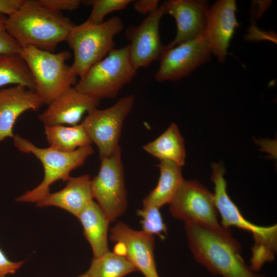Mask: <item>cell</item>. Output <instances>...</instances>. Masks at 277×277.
I'll return each instance as SVG.
<instances>
[{"label":"cell","mask_w":277,"mask_h":277,"mask_svg":"<svg viewBox=\"0 0 277 277\" xmlns=\"http://www.w3.org/2000/svg\"><path fill=\"white\" fill-rule=\"evenodd\" d=\"M172 215L185 222L229 233L219 223L214 195L196 180H184L169 203Z\"/></svg>","instance_id":"obj_8"},{"label":"cell","mask_w":277,"mask_h":277,"mask_svg":"<svg viewBox=\"0 0 277 277\" xmlns=\"http://www.w3.org/2000/svg\"><path fill=\"white\" fill-rule=\"evenodd\" d=\"M235 0H219L209 7L205 34L211 52L224 62L230 40L239 24L236 17Z\"/></svg>","instance_id":"obj_15"},{"label":"cell","mask_w":277,"mask_h":277,"mask_svg":"<svg viewBox=\"0 0 277 277\" xmlns=\"http://www.w3.org/2000/svg\"><path fill=\"white\" fill-rule=\"evenodd\" d=\"M136 270L125 257L108 251L93 258L86 273L91 277H123Z\"/></svg>","instance_id":"obj_24"},{"label":"cell","mask_w":277,"mask_h":277,"mask_svg":"<svg viewBox=\"0 0 277 277\" xmlns=\"http://www.w3.org/2000/svg\"><path fill=\"white\" fill-rule=\"evenodd\" d=\"M121 154L119 147L112 155L101 159L98 173L91 182L93 199L96 200L110 222L116 221L127 208V192Z\"/></svg>","instance_id":"obj_10"},{"label":"cell","mask_w":277,"mask_h":277,"mask_svg":"<svg viewBox=\"0 0 277 277\" xmlns=\"http://www.w3.org/2000/svg\"><path fill=\"white\" fill-rule=\"evenodd\" d=\"M185 231L195 260L212 273L222 277H260L245 264L240 246L230 232L193 223L185 224Z\"/></svg>","instance_id":"obj_2"},{"label":"cell","mask_w":277,"mask_h":277,"mask_svg":"<svg viewBox=\"0 0 277 277\" xmlns=\"http://www.w3.org/2000/svg\"><path fill=\"white\" fill-rule=\"evenodd\" d=\"M110 240L116 243L114 252L125 257L145 277H159L154 256L153 235L117 223L110 230Z\"/></svg>","instance_id":"obj_12"},{"label":"cell","mask_w":277,"mask_h":277,"mask_svg":"<svg viewBox=\"0 0 277 277\" xmlns=\"http://www.w3.org/2000/svg\"><path fill=\"white\" fill-rule=\"evenodd\" d=\"M25 263V261H12L0 248V277L15 274Z\"/></svg>","instance_id":"obj_29"},{"label":"cell","mask_w":277,"mask_h":277,"mask_svg":"<svg viewBox=\"0 0 277 277\" xmlns=\"http://www.w3.org/2000/svg\"><path fill=\"white\" fill-rule=\"evenodd\" d=\"M19 54L33 76L35 92L44 104L48 105L75 83L76 76L66 63L71 57L67 50L54 53L29 46L22 48Z\"/></svg>","instance_id":"obj_6"},{"label":"cell","mask_w":277,"mask_h":277,"mask_svg":"<svg viewBox=\"0 0 277 277\" xmlns=\"http://www.w3.org/2000/svg\"><path fill=\"white\" fill-rule=\"evenodd\" d=\"M159 3L157 0H138L134 1L133 7L138 13L148 15L159 8Z\"/></svg>","instance_id":"obj_30"},{"label":"cell","mask_w":277,"mask_h":277,"mask_svg":"<svg viewBox=\"0 0 277 277\" xmlns=\"http://www.w3.org/2000/svg\"><path fill=\"white\" fill-rule=\"evenodd\" d=\"M44 133L49 147L60 151L72 152L92 143L81 123L44 126Z\"/></svg>","instance_id":"obj_22"},{"label":"cell","mask_w":277,"mask_h":277,"mask_svg":"<svg viewBox=\"0 0 277 277\" xmlns=\"http://www.w3.org/2000/svg\"><path fill=\"white\" fill-rule=\"evenodd\" d=\"M78 277H91L87 273L80 275Z\"/></svg>","instance_id":"obj_32"},{"label":"cell","mask_w":277,"mask_h":277,"mask_svg":"<svg viewBox=\"0 0 277 277\" xmlns=\"http://www.w3.org/2000/svg\"><path fill=\"white\" fill-rule=\"evenodd\" d=\"M123 28V23L117 16L111 17L99 24L86 20L74 25L66 40L73 51L74 61L70 66L73 74L81 77L114 49V37Z\"/></svg>","instance_id":"obj_5"},{"label":"cell","mask_w":277,"mask_h":277,"mask_svg":"<svg viewBox=\"0 0 277 277\" xmlns=\"http://www.w3.org/2000/svg\"><path fill=\"white\" fill-rule=\"evenodd\" d=\"M137 214L142 217V231L151 235L157 234L162 239L165 238L164 234H167L168 229L163 221L160 208L143 205L141 209L137 210Z\"/></svg>","instance_id":"obj_25"},{"label":"cell","mask_w":277,"mask_h":277,"mask_svg":"<svg viewBox=\"0 0 277 277\" xmlns=\"http://www.w3.org/2000/svg\"><path fill=\"white\" fill-rule=\"evenodd\" d=\"M37 2L46 8L57 13L62 11H73L77 9L81 3L80 0H37Z\"/></svg>","instance_id":"obj_28"},{"label":"cell","mask_w":277,"mask_h":277,"mask_svg":"<svg viewBox=\"0 0 277 277\" xmlns=\"http://www.w3.org/2000/svg\"><path fill=\"white\" fill-rule=\"evenodd\" d=\"M24 2V0H0V13L9 16L16 11Z\"/></svg>","instance_id":"obj_31"},{"label":"cell","mask_w":277,"mask_h":277,"mask_svg":"<svg viewBox=\"0 0 277 277\" xmlns=\"http://www.w3.org/2000/svg\"><path fill=\"white\" fill-rule=\"evenodd\" d=\"M212 54L204 32L171 48H164L155 78L158 82L181 79L209 61Z\"/></svg>","instance_id":"obj_11"},{"label":"cell","mask_w":277,"mask_h":277,"mask_svg":"<svg viewBox=\"0 0 277 277\" xmlns=\"http://www.w3.org/2000/svg\"><path fill=\"white\" fill-rule=\"evenodd\" d=\"M260 277H265V276H264V275H260Z\"/></svg>","instance_id":"obj_33"},{"label":"cell","mask_w":277,"mask_h":277,"mask_svg":"<svg viewBox=\"0 0 277 277\" xmlns=\"http://www.w3.org/2000/svg\"><path fill=\"white\" fill-rule=\"evenodd\" d=\"M134 101L135 96L129 95L108 108H95L87 113L81 123L91 142L98 148L100 159L110 156L120 147L123 123Z\"/></svg>","instance_id":"obj_9"},{"label":"cell","mask_w":277,"mask_h":277,"mask_svg":"<svg viewBox=\"0 0 277 277\" xmlns=\"http://www.w3.org/2000/svg\"><path fill=\"white\" fill-rule=\"evenodd\" d=\"M136 70L131 61L128 45L111 51L91 66L74 87L99 101L115 97L130 83Z\"/></svg>","instance_id":"obj_7"},{"label":"cell","mask_w":277,"mask_h":277,"mask_svg":"<svg viewBox=\"0 0 277 277\" xmlns=\"http://www.w3.org/2000/svg\"><path fill=\"white\" fill-rule=\"evenodd\" d=\"M7 17L0 13V54L19 53L22 47L10 35L6 28Z\"/></svg>","instance_id":"obj_27"},{"label":"cell","mask_w":277,"mask_h":277,"mask_svg":"<svg viewBox=\"0 0 277 277\" xmlns=\"http://www.w3.org/2000/svg\"><path fill=\"white\" fill-rule=\"evenodd\" d=\"M143 149L160 161H170L181 167L185 163L184 139L174 123L155 140L144 145Z\"/></svg>","instance_id":"obj_21"},{"label":"cell","mask_w":277,"mask_h":277,"mask_svg":"<svg viewBox=\"0 0 277 277\" xmlns=\"http://www.w3.org/2000/svg\"><path fill=\"white\" fill-rule=\"evenodd\" d=\"M81 222L86 239L89 243L93 258L109 251L107 235L109 220L99 205L91 201L76 217Z\"/></svg>","instance_id":"obj_19"},{"label":"cell","mask_w":277,"mask_h":277,"mask_svg":"<svg viewBox=\"0 0 277 277\" xmlns=\"http://www.w3.org/2000/svg\"><path fill=\"white\" fill-rule=\"evenodd\" d=\"M44 103L36 92L22 85L0 90V143L13 138V127L18 117L28 110L37 111Z\"/></svg>","instance_id":"obj_17"},{"label":"cell","mask_w":277,"mask_h":277,"mask_svg":"<svg viewBox=\"0 0 277 277\" xmlns=\"http://www.w3.org/2000/svg\"><path fill=\"white\" fill-rule=\"evenodd\" d=\"M22 85L35 91L33 76L19 53L0 54V87Z\"/></svg>","instance_id":"obj_23"},{"label":"cell","mask_w":277,"mask_h":277,"mask_svg":"<svg viewBox=\"0 0 277 277\" xmlns=\"http://www.w3.org/2000/svg\"><path fill=\"white\" fill-rule=\"evenodd\" d=\"M6 28L22 48L32 46L53 52L66 41L75 25L62 13L51 11L37 0H24L21 6L7 16Z\"/></svg>","instance_id":"obj_1"},{"label":"cell","mask_w":277,"mask_h":277,"mask_svg":"<svg viewBox=\"0 0 277 277\" xmlns=\"http://www.w3.org/2000/svg\"><path fill=\"white\" fill-rule=\"evenodd\" d=\"M92 6L91 11L87 21L94 24L103 23L105 17L109 13L125 9L131 0H91L83 1Z\"/></svg>","instance_id":"obj_26"},{"label":"cell","mask_w":277,"mask_h":277,"mask_svg":"<svg viewBox=\"0 0 277 277\" xmlns=\"http://www.w3.org/2000/svg\"><path fill=\"white\" fill-rule=\"evenodd\" d=\"M157 166L160 171L157 184L144 198L143 203L160 208L170 203L184 179L182 167L172 161H160Z\"/></svg>","instance_id":"obj_20"},{"label":"cell","mask_w":277,"mask_h":277,"mask_svg":"<svg viewBox=\"0 0 277 277\" xmlns=\"http://www.w3.org/2000/svg\"><path fill=\"white\" fill-rule=\"evenodd\" d=\"M165 14L161 5L138 26H130L126 31L130 56L134 69L145 67L159 60L164 46L161 42L159 25Z\"/></svg>","instance_id":"obj_13"},{"label":"cell","mask_w":277,"mask_h":277,"mask_svg":"<svg viewBox=\"0 0 277 277\" xmlns=\"http://www.w3.org/2000/svg\"><path fill=\"white\" fill-rule=\"evenodd\" d=\"M14 145L23 153H31L42 163L44 171L42 181L33 189L27 191L15 201L23 203H37L50 192V186L55 182H67L71 171L82 166L94 152L91 145L72 152H62L47 148H40L18 134L13 138Z\"/></svg>","instance_id":"obj_4"},{"label":"cell","mask_w":277,"mask_h":277,"mask_svg":"<svg viewBox=\"0 0 277 277\" xmlns=\"http://www.w3.org/2000/svg\"><path fill=\"white\" fill-rule=\"evenodd\" d=\"M100 101L70 87L55 98L38 116L44 126L79 124L83 115L97 108Z\"/></svg>","instance_id":"obj_16"},{"label":"cell","mask_w":277,"mask_h":277,"mask_svg":"<svg viewBox=\"0 0 277 277\" xmlns=\"http://www.w3.org/2000/svg\"><path fill=\"white\" fill-rule=\"evenodd\" d=\"M62 190L49 192L36 203L38 207L55 206L62 208L76 217L92 201L91 179L89 174L72 177Z\"/></svg>","instance_id":"obj_18"},{"label":"cell","mask_w":277,"mask_h":277,"mask_svg":"<svg viewBox=\"0 0 277 277\" xmlns=\"http://www.w3.org/2000/svg\"><path fill=\"white\" fill-rule=\"evenodd\" d=\"M165 14L175 19L177 25L176 35L164 49L171 48L190 41L205 30L210 6L205 0H169L162 4Z\"/></svg>","instance_id":"obj_14"},{"label":"cell","mask_w":277,"mask_h":277,"mask_svg":"<svg viewBox=\"0 0 277 277\" xmlns=\"http://www.w3.org/2000/svg\"><path fill=\"white\" fill-rule=\"evenodd\" d=\"M212 170L211 180L214 184V202L222 218L221 226L226 229L235 226L252 233L254 244L250 267L253 270L258 271L266 262L271 261L274 258L277 226H257L247 221L227 194V183L224 177L225 169L222 164L213 163Z\"/></svg>","instance_id":"obj_3"}]
</instances>
